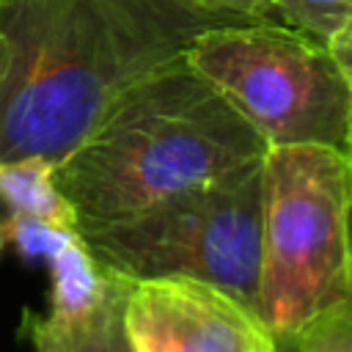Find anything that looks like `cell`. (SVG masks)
Returning a JSON list of instances; mask_svg holds the SVG:
<instances>
[{
	"mask_svg": "<svg viewBox=\"0 0 352 352\" xmlns=\"http://www.w3.org/2000/svg\"><path fill=\"white\" fill-rule=\"evenodd\" d=\"M132 283L116 292L82 327L50 344L44 352H132L124 333V300Z\"/></svg>",
	"mask_w": 352,
	"mask_h": 352,
	"instance_id": "obj_9",
	"label": "cell"
},
{
	"mask_svg": "<svg viewBox=\"0 0 352 352\" xmlns=\"http://www.w3.org/2000/svg\"><path fill=\"white\" fill-rule=\"evenodd\" d=\"M352 160L333 146H270L261 157L258 316L294 338L352 300L346 209Z\"/></svg>",
	"mask_w": 352,
	"mask_h": 352,
	"instance_id": "obj_3",
	"label": "cell"
},
{
	"mask_svg": "<svg viewBox=\"0 0 352 352\" xmlns=\"http://www.w3.org/2000/svg\"><path fill=\"white\" fill-rule=\"evenodd\" d=\"M324 47L333 55L336 66L341 69V74H344V80H346V85L352 91V22L341 25L338 30H333L324 38Z\"/></svg>",
	"mask_w": 352,
	"mask_h": 352,
	"instance_id": "obj_14",
	"label": "cell"
},
{
	"mask_svg": "<svg viewBox=\"0 0 352 352\" xmlns=\"http://www.w3.org/2000/svg\"><path fill=\"white\" fill-rule=\"evenodd\" d=\"M0 201L8 212L30 214L58 228L77 231L69 201L58 192L52 179V162L38 157L0 162Z\"/></svg>",
	"mask_w": 352,
	"mask_h": 352,
	"instance_id": "obj_8",
	"label": "cell"
},
{
	"mask_svg": "<svg viewBox=\"0 0 352 352\" xmlns=\"http://www.w3.org/2000/svg\"><path fill=\"white\" fill-rule=\"evenodd\" d=\"M275 6L286 25L322 41L341 25L352 22V0H275Z\"/></svg>",
	"mask_w": 352,
	"mask_h": 352,
	"instance_id": "obj_12",
	"label": "cell"
},
{
	"mask_svg": "<svg viewBox=\"0 0 352 352\" xmlns=\"http://www.w3.org/2000/svg\"><path fill=\"white\" fill-rule=\"evenodd\" d=\"M0 3H3V0H0Z\"/></svg>",
	"mask_w": 352,
	"mask_h": 352,
	"instance_id": "obj_18",
	"label": "cell"
},
{
	"mask_svg": "<svg viewBox=\"0 0 352 352\" xmlns=\"http://www.w3.org/2000/svg\"><path fill=\"white\" fill-rule=\"evenodd\" d=\"M124 333L132 352H286L256 308L192 278L132 283Z\"/></svg>",
	"mask_w": 352,
	"mask_h": 352,
	"instance_id": "obj_6",
	"label": "cell"
},
{
	"mask_svg": "<svg viewBox=\"0 0 352 352\" xmlns=\"http://www.w3.org/2000/svg\"><path fill=\"white\" fill-rule=\"evenodd\" d=\"M264 151L256 129L182 58L132 85L52 165V179L82 236L258 162Z\"/></svg>",
	"mask_w": 352,
	"mask_h": 352,
	"instance_id": "obj_2",
	"label": "cell"
},
{
	"mask_svg": "<svg viewBox=\"0 0 352 352\" xmlns=\"http://www.w3.org/2000/svg\"><path fill=\"white\" fill-rule=\"evenodd\" d=\"M184 3L245 22H283L275 0H184Z\"/></svg>",
	"mask_w": 352,
	"mask_h": 352,
	"instance_id": "obj_13",
	"label": "cell"
},
{
	"mask_svg": "<svg viewBox=\"0 0 352 352\" xmlns=\"http://www.w3.org/2000/svg\"><path fill=\"white\" fill-rule=\"evenodd\" d=\"M74 236H77V231L58 228L52 223L30 217V214H19V212L0 214V250L11 248V250H16L28 258L50 261Z\"/></svg>",
	"mask_w": 352,
	"mask_h": 352,
	"instance_id": "obj_10",
	"label": "cell"
},
{
	"mask_svg": "<svg viewBox=\"0 0 352 352\" xmlns=\"http://www.w3.org/2000/svg\"><path fill=\"white\" fill-rule=\"evenodd\" d=\"M234 22L184 0H3L0 162H60L132 85Z\"/></svg>",
	"mask_w": 352,
	"mask_h": 352,
	"instance_id": "obj_1",
	"label": "cell"
},
{
	"mask_svg": "<svg viewBox=\"0 0 352 352\" xmlns=\"http://www.w3.org/2000/svg\"><path fill=\"white\" fill-rule=\"evenodd\" d=\"M286 341L292 352H352V300L319 314Z\"/></svg>",
	"mask_w": 352,
	"mask_h": 352,
	"instance_id": "obj_11",
	"label": "cell"
},
{
	"mask_svg": "<svg viewBox=\"0 0 352 352\" xmlns=\"http://www.w3.org/2000/svg\"><path fill=\"white\" fill-rule=\"evenodd\" d=\"M280 341H283V349H286V352H292V344H289L286 338H280Z\"/></svg>",
	"mask_w": 352,
	"mask_h": 352,
	"instance_id": "obj_17",
	"label": "cell"
},
{
	"mask_svg": "<svg viewBox=\"0 0 352 352\" xmlns=\"http://www.w3.org/2000/svg\"><path fill=\"white\" fill-rule=\"evenodd\" d=\"M47 264L52 270L50 311L30 327L38 352H44L50 344L69 336L72 330L82 327L116 292H121L129 283L104 270L91 256L80 234L69 239Z\"/></svg>",
	"mask_w": 352,
	"mask_h": 352,
	"instance_id": "obj_7",
	"label": "cell"
},
{
	"mask_svg": "<svg viewBox=\"0 0 352 352\" xmlns=\"http://www.w3.org/2000/svg\"><path fill=\"white\" fill-rule=\"evenodd\" d=\"M346 236H349V258H352V187H349V209H346Z\"/></svg>",
	"mask_w": 352,
	"mask_h": 352,
	"instance_id": "obj_15",
	"label": "cell"
},
{
	"mask_svg": "<svg viewBox=\"0 0 352 352\" xmlns=\"http://www.w3.org/2000/svg\"><path fill=\"white\" fill-rule=\"evenodd\" d=\"M82 242L104 270L129 283L192 278L256 308L261 160L190 187L124 223L82 234Z\"/></svg>",
	"mask_w": 352,
	"mask_h": 352,
	"instance_id": "obj_5",
	"label": "cell"
},
{
	"mask_svg": "<svg viewBox=\"0 0 352 352\" xmlns=\"http://www.w3.org/2000/svg\"><path fill=\"white\" fill-rule=\"evenodd\" d=\"M344 151H346V157L352 160V113H349V132H346V148H344Z\"/></svg>",
	"mask_w": 352,
	"mask_h": 352,
	"instance_id": "obj_16",
	"label": "cell"
},
{
	"mask_svg": "<svg viewBox=\"0 0 352 352\" xmlns=\"http://www.w3.org/2000/svg\"><path fill=\"white\" fill-rule=\"evenodd\" d=\"M184 60L267 148H346L352 91L322 38L286 22H234L192 38Z\"/></svg>",
	"mask_w": 352,
	"mask_h": 352,
	"instance_id": "obj_4",
	"label": "cell"
}]
</instances>
